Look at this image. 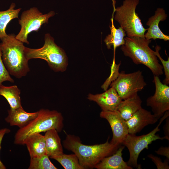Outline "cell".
I'll list each match as a JSON object with an SVG mask.
<instances>
[{"instance_id":"obj_1","label":"cell","mask_w":169,"mask_h":169,"mask_svg":"<svg viewBox=\"0 0 169 169\" xmlns=\"http://www.w3.org/2000/svg\"><path fill=\"white\" fill-rule=\"evenodd\" d=\"M63 144L65 149L76 155L84 169L95 168L104 157L115 153L121 145L109 142V138L104 143L85 145L82 143L79 137L70 134L66 135Z\"/></svg>"},{"instance_id":"obj_2","label":"cell","mask_w":169,"mask_h":169,"mask_svg":"<svg viewBox=\"0 0 169 169\" xmlns=\"http://www.w3.org/2000/svg\"><path fill=\"white\" fill-rule=\"evenodd\" d=\"M125 44L120 49L125 56L130 58L136 65L142 64L148 68L154 76H159L163 74V67L159 63L154 51L149 44L151 40L144 37H126Z\"/></svg>"},{"instance_id":"obj_3","label":"cell","mask_w":169,"mask_h":169,"mask_svg":"<svg viewBox=\"0 0 169 169\" xmlns=\"http://www.w3.org/2000/svg\"><path fill=\"white\" fill-rule=\"evenodd\" d=\"M0 47L3 63L10 74L17 78L26 76L30 71L23 42L13 34L2 38Z\"/></svg>"},{"instance_id":"obj_4","label":"cell","mask_w":169,"mask_h":169,"mask_svg":"<svg viewBox=\"0 0 169 169\" xmlns=\"http://www.w3.org/2000/svg\"><path fill=\"white\" fill-rule=\"evenodd\" d=\"M38 111V115L35 118L17 131L14 136V144L24 145L26 139L34 133L45 132L52 129H55L58 132L62 131L64 119L61 113L56 110L44 109Z\"/></svg>"},{"instance_id":"obj_5","label":"cell","mask_w":169,"mask_h":169,"mask_svg":"<svg viewBox=\"0 0 169 169\" xmlns=\"http://www.w3.org/2000/svg\"><path fill=\"white\" fill-rule=\"evenodd\" d=\"M24 51L28 60L33 59H44L55 72H63L67 69L68 60L64 51L56 44L54 38L49 33L45 35L44 43L42 47L35 49L25 47Z\"/></svg>"},{"instance_id":"obj_6","label":"cell","mask_w":169,"mask_h":169,"mask_svg":"<svg viewBox=\"0 0 169 169\" xmlns=\"http://www.w3.org/2000/svg\"><path fill=\"white\" fill-rule=\"evenodd\" d=\"M139 0H125L123 4L115 8L114 5V11L115 12L114 19L125 31L128 37H144L145 28L141 20L136 12Z\"/></svg>"},{"instance_id":"obj_7","label":"cell","mask_w":169,"mask_h":169,"mask_svg":"<svg viewBox=\"0 0 169 169\" xmlns=\"http://www.w3.org/2000/svg\"><path fill=\"white\" fill-rule=\"evenodd\" d=\"M169 110L166 111L161 118L156 127L149 133L140 136L136 134H128L122 143L124 146L128 149L130 157L127 164L130 166L137 169H141V165L137 163L138 156L141 151L144 149H148V146L153 141L157 140H163L164 137H161L156 133L160 131L159 128L163 120L169 116Z\"/></svg>"},{"instance_id":"obj_8","label":"cell","mask_w":169,"mask_h":169,"mask_svg":"<svg viewBox=\"0 0 169 169\" xmlns=\"http://www.w3.org/2000/svg\"><path fill=\"white\" fill-rule=\"evenodd\" d=\"M55 14L53 11L43 14L35 7L23 11L18 20L21 28L16 38L23 43L29 44L28 35L33 31L38 32L41 26L48 23L49 18Z\"/></svg>"},{"instance_id":"obj_9","label":"cell","mask_w":169,"mask_h":169,"mask_svg":"<svg viewBox=\"0 0 169 169\" xmlns=\"http://www.w3.org/2000/svg\"><path fill=\"white\" fill-rule=\"evenodd\" d=\"M146 84L142 71L138 70L128 74L121 71L110 86L115 89L120 97L123 100L138 93Z\"/></svg>"},{"instance_id":"obj_10","label":"cell","mask_w":169,"mask_h":169,"mask_svg":"<svg viewBox=\"0 0 169 169\" xmlns=\"http://www.w3.org/2000/svg\"><path fill=\"white\" fill-rule=\"evenodd\" d=\"M153 82L155 85V93L147 99L146 104L159 119L169 110V86L163 83L158 76H154Z\"/></svg>"},{"instance_id":"obj_11","label":"cell","mask_w":169,"mask_h":169,"mask_svg":"<svg viewBox=\"0 0 169 169\" xmlns=\"http://www.w3.org/2000/svg\"><path fill=\"white\" fill-rule=\"evenodd\" d=\"M100 116L106 119L109 122L112 132L113 136L110 141L115 144L121 145L129 134L128 127L125 120L117 111H103Z\"/></svg>"},{"instance_id":"obj_12","label":"cell","mask_w":169,"mask_h":169,"mask_svg":"<svg viewBox=\"0 0 169 169\" xmlns=\"http://www.w3.org/2000/svg\"><path fill=\"white\" fill-rule=\"evenodd\" d=\"M87 98L90 101L95 102L103 111L117 110L122 100L113 87H111L102 93L95 95L89 94Z\"/></svg>"},{"instance_id":"obj_13","label":"cell","mask_w":169,"mask_h":169,"mask_svg":"<svg viewBox=\"0 0 169 169\" xmlns=\"http://www.w3.org/2000/svg\"><path fill=\"white\" fill-rule=\"evenodd\" d=\"M158 120L150 111L141 107L126 121L129 133L136 134L145 126L155 124Z\"/></svg>"},{"instance_id":"obj_14","label":"cell","mask_w":169,"mask_h":169,"mask_svg":"<svg viewBox=\"0 0 169 169\" xmlns=\"http://www.w3.org/2000/svg\"><path fill=\"white\" fill-rule=\"evenodd\" d=\"M167 17V15L163 8H157L155 14L148 19L146 23L149 27L147 29V32L144 34V38L148 40L160 39L165 41H168L169 36L164 34L159 27V22L166 20Z\"/></svg>"},{"instance_id":"obj_15","label":"cell","mask_w":169,"mask_h":169,"mask_svg":"<svg viewBox=\"0 0 169 169\" xmlns=\"http://www.w3.org/2000/svg\"><path fill=\"white\" fill-rule=\"evenodd\" d=\"M125 146H120L115 153L104 157L97 164L95 168L97 169H132L125 162L122 157Z\"/></svg>"},{"instance_id":"obj_16","label":"cell","mask_w":169,"mask_h":169,"mask_svg":"<svg viewBox=\"0 0 169 169\" xmlns=\"http://www.w3.org/2000/svg\"><path fill=\"white\" fill-rule=\"evenodd\" d=\"M8 115L5 120L10 126H17L22 128L35 118L38 115V111L29 113L25 111L22 107L13 110H8Z\"/></svg>"},{"instance_id":"obj_17","label":"cell","mask_w":169,"mask_h":169,"mask_svg":"<svg viewBox=\"0 0 169 169\" xmlns=\"http://www.w3.org/2000/svg\"><path fill=\"white\" fill-rule=\"evenodd\" d=\"M26 145L30 158L46 154L44 136L40 133H35L29 136L25 140Z\"/></svg>"},{"instance_id":"obj_18","label":"cell","mask_w":169,"mask_h":169,"mask_svg":"<svg viewBox=\"0 0 169 169\" xmlns=\"http://www.w3.org/2000/svg\"><path fill=\"white\" fill-rule=\"evenodd\" d=\"M142 101L138 93L122 100L117 110L126 121L129 119L137 110L141 108Z\"/></svg>"},{"instance_id":"obj_19","label":"cell","mask_w":169,"mask_h":169,"mask_svg":"<svg viewBox=\"0 0 169 169\" xmlns=\"http://www.w3.org/2000/svg\"><path fill=\"white\" fill-rule=\"evenodd\" d=\"M55 129L49 130L45 132L44 136L46 154L50 156L63 153L61 139Z\"/></svg>"},{"instance_id":"obj_20","label":"cell","mask_w":169,"mask_h":169,"mask_svg":"<svg viewBox=\"0 0 169 169\" xmlns=\"http://www.w3.org/2000/svg\"><path fill=\"white\" fill-rule=\"evenodd\" d=\"M113 18V17L111 18V25L110 27V33L106 37L104 41L108 49H111V47H113L115 54L117 47L125 44L124 37L126 34L125 31L121 27H119L118 28L115 27Z\"/></svg>"},{"instance_id":"obj_21","label":"cell","mask_w":169,"mask_h":169,"mask_svg":"<svg viewBox=\"0 0 169 169\" xmlns=\"http://www.w3.org/2000/svg\"><path fill=\"white\" fill-rule=\"evenodd\" d=\"M20 95V91L17 85H0V95L6 99L11 109L22 107Z\"/></svg>"},{"instance_id":"obj_22","label":"cell","mask_w":169,"mask_h":169,"mask_svg":"<svg viewBox=\"0 0 169 169\" xmlns=\"http://www.w3.org/2000/svg\"><path fill=\"white\" fill-rule=\"evenodd\" d=\"M15 4L12 3L8 10L0 11V39L8 35L6 32V29L8 24L12 19L18 18L19 13L21 9L19 8L15 9Z\"/></svg>"},{"instance_id":"obj_23","label":"cell","mask_w":169,"mask_h":169,"mask_svg":"<svg viewBox=\"0 0 169 169\" xmlns=\"http://www.w3.org/2000/svg\"><path fill=\"white\" fill-rule=\"evenodd\" d=\"M58 162L65 169H84L80 164L78 159L74 154H64L50 156Z\"/></svg>"},{"instance_id":"obj_24","label":"cell","mask_w":169,"mask_h":169,"mask_svg":"<svg viewBox=\"0 0 169 169\" xmlns=\"http://www.w3.org/2000/svg\"><path fill=\"white\" fill-rule=\"evenodd\" d=\"M28 169H57L47 154L30 158Z\"/></svg>"},{"instance_id":"obj_25","label":"cell","mask_w":169,"mask_h":169,"mask_svg":"<svg viewBox=\"0 0 169 169\" xmlns=\"http://www.w3.org/2000/svg\"><path fill=\"white\" fill-rule=\"evenodd\" d=\"M120 64V62L118 64H116L115 63L114 57L112 64L111 67V73L110 76L101 86L102 88L105 91L107 90L108 86L111 83L115 80L118 76L120 74L119 71V69Z\"/></svg>"},{"instance_id":"obj_26","label":"cell","mask_w":169,"mask_h":169,"mask_svg":"<svg viewBox=\"0 0 169 169\" xmlns=\"http://www.w3.org/2000/svg\"><path fill=\"white\" fill-rule=\"evenodd\" d=\"M161 49L160 46L156 45L155 47V51H154V52L157 57L161 61L164 70L165 78L163 81V83L168 85L169 84V58L168 57L167 60H165L162 58L159 53Z\"/></svg>"},{"instance_id":"obj_27","label":"cell","mask_w":169,"mask_h":169,"mask_svg":"<svg viewBox=\"0 0 169 169\" xmlns=\"http://www.w3.org/2000/svg\"><path fill=\"white\" fill-rule=\"evenodd\" d=\"M9 81L14 83V80L11 77L6 69L2 59V53L0 47V85L5 81Z\"/></svg>"},{"instance_id":"obj_28","label":"cell","mask_w":169,"mask_h":169,"mask_svg":"<svg viewBox=\"0 0 169 169\" xmlns=\"http://www.w3.org/2000/svg\"><path fill=\"white\" fill-rule=\"evenodd\" d=\"M148 157L151 158L156 165L158 169H169V159L166 158L163 162L159 157L151 154L148 155Z\"/></svg>"},{"instance_id":"obj_29","label":"cell","mask_w":169,"mask_h":169,"mask_svg":"<svg viewBox=\"0 0 169 169\" xmlns=\"http://www.w3.org/2000/svg\"><path fill=\"white\" fill-rule=\"evenodd\" d=\"M10 130L7 128H3L0 129V151L1 149V145L2 140L4 136L6 134L9 133ZM6 167L1 161L0 159V169H6Z\"/></svg>"},{"instance_id":"obj_30","label":"cell","mask_w":169,"mask_h":169,"mask_svg":"<svg viewBox=\"0 0 169 169\" xmlns=\"http://www.w3.org/2000/svg\"><path fill=\"white\" fill-rule=\"evenodd\" d=\"M156 153L158 155L166 156L167 158L169 159V147H160L158 150L155 151Z\"/></svg>"},{"instance_id":"obj_31","label":"cell","mask_w":169,"mask_h":169,"mask_svg":"<svg viewBox=\"0 0 169 169\" xmlns=\"http://www.w3.org/2000/svg\"><path fill=\"white\" fill-rule=\"evenodd\" d=\"M166 123L163 127L164 133L165 136L164 137V139H166L168 141L169 140V116L166 119Z\"/></svg>"}]
</instances>
